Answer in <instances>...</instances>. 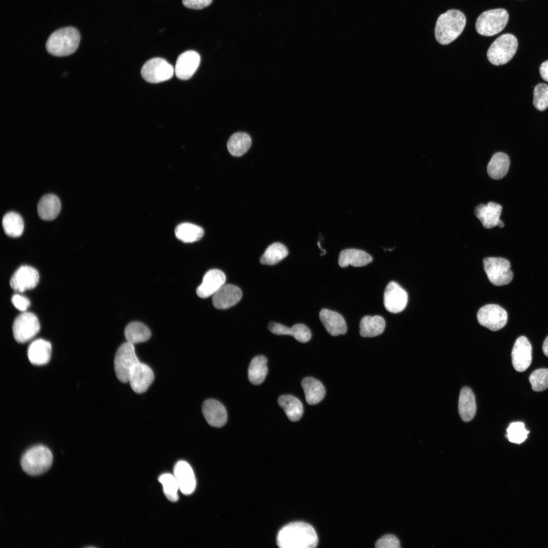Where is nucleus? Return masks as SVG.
<instances>
[{"label": "nucleus", "instance_id": "obj_1", "mask_svg": "<svg viewBox=\"0 0 548 548\" xmlns=\"http://www.w3.org/2000/svg\"><path fill=\"white\" fill-rule=\"evenodd\" d=\"M277 542L282 548H314L318 545V538L310 524L298 521L283 527L278 534Z\"/></svg>", "mask_w": 548, "mask_h": 548}, {"label": "nucleus", "instance_id": "obj_2", "mask_svg": "<svg viewBox=\"0 0 548 548\" xmlns=\"http://www.w3.org/2000/svg\"><path fill=\"white\" fill-rule=\"evenodd\" d=\"M466 17L460 11L449 10L438 18L435 27V37L441 45H448L456 40L463 31Z\"/></svg>", "mask_w": 548, "mask_h": 548}, {"label": "nucleus", "instance_id": "obj_3", "mask_svg": "<svg viewBox=\"0 0 548 548\" xmlns=\"http://www.w3.org/2000/svg\"><path fill=\"white\" fill-rule=\"evenodd\" d=\"M80 41L78 30L73 27L59 28L49 37L46 48L49 53L56 56H65L73 53Z\"/></svg>", "mask_w": 548, "mask_h": 548}, {"label": "nucleus", "instance_id": "obj_4", "mask_svg": "<svg viewBox=\"0 0 548 548\" xmlns=\"http://www.w3.org/2000/svg\"><path fill=\"white\" fill-rule=\"evenodd\" d=\"M53 456L47 447L39 444L27 450L21 457L20 463L23 471L31 475L46 472L51 466Z\"/></svg>", "mask_w": 548, "mask_h": 548}, {"label": "nucleus", "instance_id": "obj_5", "mask_svg": "<svg viewBox=\"0 0 548 548\" xmlns=\"http://www.w3.org/2000/svg\"><path fill=\"white\" fill-rule=\"evenodd\" d=\"M518 42L511 33H504L498 37L491 45L487 53L489 61L495 65H503L513 57Z\"/></svg>", "mask_w": 548, "mask_h": 548}, {"label": "nucleus", "instance_id": "obj_6", "mask_svg": "<svg viewBox=\"0 0 548 548\" xmlns=\"http://www.w3.org/2000/svg\"><path fill=\"white\" fill-rule=\"evenodd\" d=\"M508 18V13L504 9L498 8L485 11L476 19V31L484 36H494L505 28Z\"/></svg>", "mask_w": 548, "mask_h": 548}, {"label": "nucleus", "instance_id": "obj_7", "mask_svg": "<svg viewBox=\"0 0 548 548\" xmlns=\"http://www.w3.org/2000/svg\"><path fill=\"white\" fill-rule=\"evenodd\" d=\"M483 265L489 280L494 285H505L512 280L513 273L508 260L501 257H486Z\"/></svg>", "mask_w": 548, "mask_h": 548}, {"label": "nucleus", "instance_id": "obj_8", "mask_svg": "<svg viewBox=\"0 0 548 548\" xmlns=\"http://www.w3.org/2000/svg\"><path fill=\"white\" fill-rule=\"evenodd\" d=\"M139 362L133 344L127 341L121 345L114 359V368L117 379L122 383L128 382L131 370Z\"/></svg>", "mask_w": 548, "mask_h": 548}, {"label": "nucleus", "instance_id": "obj_9", "mask_svg": "<svg viewBox=\"0 0 548 548\" xmlns=\"http://www.w3.org/2000/svg\"><path fill=\"white\" fill-rule=\"evenodd\" d=\"M40 330L39 320L36 315L31 312H23L16 318L13 324L14 337L19 343L30 340Z\"/></svg>", "mask_w": 548, "mask_h": 548}, {"label": "nucleus", "instance_id": "obj_10", "mask_svg": "<svg viewBox=\"0 0 548 548\" xmlns=\"http://www.w3.org/2000/svg\"><path fill=\"white\" fill-rule=\"evenodd\" d=\"M175 69L166 60L161 58H154L147 61L141 69V75L146 81L157 83L170 79Z\"/></svg>", "mask_w": 548, "mask_h": 548}, {"label": "nucleus", "instance_id": "obj_11", "mask_svg": "<svg viewBox=\"0 0 548 548\" xmlns=\"http://www.w3.org/2000/svg\"><path fill=\"white\" fill-rule=\"evenodd\" d=\"M478 323L489 329L496 331L502 328L507 321L506 311L499 305L488 304L481 307L477 313Z\"/></svg>", "mask_w": 548, "mask_h": 548}, {"label": "nucleus", "instance_id": "obj_12", "mask_svg": "<svg viewBox=\"0 0 548 548\" xmlns=\"http://www.w3.org/2000/svg\"><path fill=\"white\" fill-rule=\"evenodd\" d=\"M39 281V275L36 269L28 265H22L12 276L10 285L15 292H23L36 287Z\"/></svg>", "mask_w": 548, "mask_h": 548}, {"label": "nucleus", "instance_id": "obj_13", "mask_svg": "<svg viewBox=\"0 0 548 548\" xmlns=\"http://www.w3.org/2000/svg\"><path fill=\"white\" fill-rule=\"evenodd\" d=\"M407 301V292L397 283L391 281L387 285L384 294V304L388 311L401 312L405 308Z\"/></svg>", "mask_w": 548, "mask_h": 548}, {"label": "nucleus", "instance_id": "obj_14", "mask_svg": "<svg viewBox=\"0 0 548 548\" xmlns=\"http://www.w3.org/2000/svg\"><path fill=\"white\" fill-rule=\"evenodd\" d=\"M512 363L515 370L523 372L530 365L532 361V346L524 336L516 340L511 352Z\"/></svg>", "mask_w": 548, "mask_h": 548}, {"label": "nucleus", "instance_id": "obj_15", "mask_svg": "<svg viewBox=\"0 0 548 548\" xmlns=\"http://www.w3.org/2000/svg\"><path fill=\"white\" fill-rule=\"evenodd\" d=\"M200 62V55L196 51L189 50L183 52L176 61L175 73L177 77L183 80L190 79L197 70Z\"/></svg>", "mask_w": 548, "mask_h": 548}, {"label": "nucleus", "instance_id": "obj_16", "mask_svg": "<svg viewBox=\"0 0 548 548\" xmlns=\"http://www.w3.org/2000/svg\"><path fill=\"white\" fill-rule=\"evenodd\" d=\"M154 378L152 369L148 365L140 362L131 370L128 382L134 392L142 393L148 389Z\"/></svg>", "mask_w": 548, "mask_h": 548}, {"label": "nucleus", "instance_id": "obj_17", "mask_svg": "<svg viewBox=\"0 0 548 548\" xmlns=\"http://www.w3.org/2000/svg\"><path fill=\"white\" fill-rule=\"evenodd\" d=\"M501 212V206L493 202H489L487 204H480L474 210L475 216L482 222L483 226L487 229L496 226L502 228L504 226L503 222L500 220Z\"/></svg>", "mask_w": 548, "mask_h": 548}, {"label": "nucleus", "instance_id": "obj_18", "mask_svg": "<svg viewBox=\"0 0 548 548\" xmlns=\"http://www.w3.org/2000/svg\"><path fill=\"white\" fill-rule=\"evenodd\" d=\"M242 297L241 289L234 285L224 284L213 295V304L218 309H227L237 303Z\"/></svg>", "mask_w": 548, "mask_h": 548}, {"label": "nucleus", "instance_id": "obj_19", "mask_svg": "<svg viewBox=\"0 0 548 548\" xmlns=\"http://www.w3.org/2000/svg\"><path fill=\"white\" fill-rule=\"evenodd\" d=\"M226 282L224 273L218 269L208 271L204 275L200 285L196 289L198 297L206 298L213 295Z\"/></svg>", "mask_w": 548, "mask_h": 548}, {"label": "nucleus", "instance_id": "obj_20", "mask_svg": "<svg viewBox=\"0 0 548 548\" xmlns=\"http://www.w3.org/2000/svg\"><path fill=\"white\" fill-rule=\"evenodd\" d=\"M174 475L178 483L180 491L184 495L191 494L196 485L195 476L191 466L187 462L180 460L175 465Z\"/></svg>", "mask_w": 548, "mask_h": 548}, {"label": "nucleus", "instance_id": "obj_21", "mask_svg": "<svg viewBox=\"0 0 548 548\" xmlns=\"http://www.w3.org/2000/svg\"><path fill=\"white\" fill-rule=\"evenodd\" d=\"M202 412L207 423L214 427L224 426L227 420L225 407L219 401L210 399L203 402Z\"/></svg>", "mask_w": 548, "mask_h": 548}, {"label": "nucleus", "instance_id": "obj_22", "mask_svg": "<svg viewBox=\"0 0 548 548\" xmlns=\"http://www.w3.org/2000/svg\"><path fill=\"white\" fill-rule=\"evenodd\" d=\"M319 318L326 330L330 335L337 336L347 332L346 321L339 313L323 309L320 312Z\"/></svg>", "mask_w": 548, "mask_h": 548}, {"label": "nucleus", "instance_id": "obj_23", "mask_svg": "<svg viewBox=\"0 0 548 548\" xmlns=\"http://www.w3.org/2000/svg\"><path fill=\"white\" fill-rule=\"evenodd\" d=\"M52 347L50 342L39 338L32 341L27 350V356L30 363L35 365L47 364L50 360Z\"/></svg>", "mask_w": 548, "mask_h": 548}, {"label": "nucleus", "instance_id": "obj_24", "mask_svg": "<svg viewBox=\"0 0 548 548\" xmlns=\"http://www.w3.org/2000/svg\"><path fill=\"white\" fill-rule=\"evenodd\" d=\"M372 260V257L363 250L346 249L340 252L338 262L341 267H346L349 265L360 267L368 264Z\"/></svg>", "mask_w": 548, "mask_h": 548}, {"label": "nucleus", "instance_id": "obj_25", "mask_svg": "<svg viewBox=\"0 0 548 548\" xmlns=\"http://www.w3.org/2000/svg\"><path fill=\"white\" fill-rule=\"evenodd\" d=\"M60 209L59 199L53 194L44 195L39 201L37 206L39 216L44 220H51L56 218Z\"/></svg>", "mask_w": 548, "mask_h": 548}, {"label": "nucleus", "instance_id": "obj_26", "mask_svg": "<svg viewBox=\"0 0 548 548\" xmlns=\"http://www.w3.org/2000/svg\"><path fill=\"white\" fill-rule=\"evenodd\" d=\"M476 409L473 392L468 387L463 388L460 393L458 402V411L461 419L464 422L470 421L475 416Z\"/></svg>", "mask_w": 548, "mask_h": 548}, {"label": "nucleus", "instance_id": "obj_27", "mask_svg": "<svg viewBox=\"0 0 548 548\" xmlns=\"http://www.w3.org/2000/svg\"><path fill=\"white\" fill-rule=\"evenodd\" d=\"M305 400L310 405L320 402L325 395V390L323 384L318 380L312 377H306L301 382Z\"/></svg>", "mask_w": 548, "mask_h": 548}, {"label": "nucleus", "instance_id": "obj_28", "mask_svg": "<svg viewBox=\"0 0 548 548\" xmlns=\"http://www.w3.org/2000/svg\"><path fill=\"white\" fill-rule=\"evenodd\" d=\"M510 165L508 156L503 152L493 155L487 165V172L493 179L503 178L507 173Z\"/></svg>", "mask_w": 548, "mask_h": 548}, {"label": "nucleus", "instance_id": "obj_29", "mask_svg": "<svg viewBox=\"0 0 548 548\" xmlns=\"http://www.w3.org/2000/svg\"><path fill=\"white\" fill-rule=\"evenodd\" d=\"M385 321L380 316H366L360 323V334L362 337H374L382 333L385 328Z\"/></svg>", "mask_w": 548, "mask_h": 548}, {"label": "nucleus", "instance_id": "obj_30", "mask_svg": "<svg viewBox=\"0 0 548 548\" xmlns=\"http://www.w3.org/2000/svg\"><path fill=\"white\" fill-rule=\"evenodd\" d=\"M278 403L290 421L295 422L301 419L303 407L297 398L291 395H283L279 398Z\"/></svg>", "mask_w": 548, "mask_h": 548}, {"label": "nucleus", "instance_id": "obj_31", "mask_svg": "<svg viewBox=\"0 0 548 548\" xmlns=\"http://www.w3.org/2000/svg\"><path fill=\"white\" fill-rule=\"evenodd\" d=\"M267 362L266 358L262 355L256 356L252 360L248 371L251 383L258 385L264 382L268 372Z\"/></svg>", "mask_w": 548, "mask_h": 548}, {"label": "nucleus", "instance_id": "obj_32", "mask_svg": "<svg viewBox=\"0 0 548 548\" xmlns=\"http://www.w3.org/2000/svg\"><path fill=\"white\" fill-rule=\"evenodd\" d=\"M175 232L178 239L186 243L199 241L204 234L203 229L201 227L190 223H183L178 225Z\"/></svg>", "mask_w": 548, "mask_h": 548}, {"label": "nucleus", "instance_id": "obj_33", "mask_svg": "<svg viewBox=\"0 0 548 548\" xmlns=\"http://www.w3.org/2000/svg\"><path fill=\"white\" fill-rule=\"evenodd\" d=\"M149 328L142 323L133 322L127 325L124 335L127 342L132 344L147 341L151 336Z\"/></svg>", "mask_w": 548, "mask_h": 548}, {"label": "nucleus", "instance_id": "obj_34", "mask_svg": "<svg viewBox=\"0 0 548 548\" xmlns=\"http://www.w3.org/2000/svg\"><path fill=\"white\" fill-rule=\"evenodd\" d=\"M250 135L245 132L234 133L229 138L227 144L229 152L234 156H241L246 153L251 147Z\"/></svg>", "mask_w": 548, "mask_h": 548}, {"label": "nucleus", "instance_id": "obj_35", "mask_svg": "<svg viewBox=\"0 0 548 548\" xmlns=\"http://www.w3.org/2000/svg\"><path fill=\"white\" fill-rule=\"evenodd\" d=\"M2 225L5 233L9 236H20L24 230V222L21 216L17 213L10 212L3 218Z\"/></svg>", "mask_w": 548, "mask_h": 548}, {"label": "nucleus", "instance_id": "obj_36", "mask_svg": "<svg viewBox=\"0 0 548 548\" xmlns=\"http://www.w3.org/2000/svg\"><path fill=\"white\" fill-rule=\"evenodd\" d=\"M288 254L287 248L282 244L275 243L268 246L260 259L262 264L272 265L277 264Z\"/></svg>", "mask_w": 548, "mask_h": 548}, {"label": "nucleus", "instance_id": "obj_37", "mask_svg": "<svg viewBox=\"0 0 548 548\" xmlns=\"http://www.w3.org/2000/svg\"><path fill=\"white\" fill-rule=\"evenodd\" d=\"M158 480L163 486V492L168 500L176 502L178 500V491L179 486L174 474L164 473L161 475Z\"/></svg>", "mask_w": 548, "mask_h": 548}, {"label": "nucleus", "instance_id": "obj_38", "mask_svg": "<svg viewBox=\"0 0 548 548\" xmlns=\"http://www.w3.org/2000/svg\"><path fill=\"white\" fill-rule=\"evenodd\" d=\"M506 437L511 442L520 444L527 438L529 431L525 427L523 422H516L511 423L506 430Z\"/></svg>", "mask_w": 548, "mask_h": 548}, {"label": "nucleus", "instance_id": "obj_39", "mask_svg": "<svg viewBox=\"0 0 548 548\" xmlns=\"http://www.w3.org/2000/svg\"><path fill=\"white\" fill-rule=\"evenodd\" d=\"M533 104L539 111H543L548 107V85L539 83L533 91Z\"/></svg>", "mask_w": 548, "mask_h": 548}, {"label": "nucleus", "instance_id": "obj_40", "mask_svg": "<svg viewBox=\"0 0 548 548\" xmlns=\"http://www.w3.org/2000/svg\"><path fill=\"white\" fill-rule=\"evenodd\" d=\"M529 381L534 391L539 392L545 390L548 388V369L535 370L530 375Z\"/></svg>", "mask_w": 548, "mask_h": 548}, {"label": "nucleus", "instance_id": "obj_41", "mask_svg": "<svg viewBox=\"0 0 548 548\" xmlns=\"http://www.w3.org/2000/svg\"><path fill=\"white\" fill-rule=\"evenodd\" d=\"M290 335L293 336L297 341L306 342L309 341L312 334L309 328L304 324H297L291 327Z\"/></svg>", "mask_w": 548, "mask_h": 548}, {"label": "nucleus", "instance_id": "obj_42", "mask_svg": "<svg viewBox=\"0 0 548 548\" xmlns=\"http://www.w3.org/2000/svg\"><path fill=\"white\" fill-rule=\"evenodd\" d=\"M375 546L377 548H399L400 543L395 535L386 534L376 541Z\"/></svg>", "mask_w": 548, "mask_h": 548}, {"label": "nucleus", "instance_id": "obj_43", "mask_svg": "<svg viewBox=\"0 0 548 548\" xmlns=\"http://www.w3.org/2000/svg\"><path fill=\"white\" fill-rule=\"evenodd\" d=\"M11 301L16 309L22 312H25L30 304V301L27 297L19 294L13 295Z\"/></svg>", "mask_w": 548, "mask_h": 548}, {"label": "nucleus", "instance_id": "obj_44", "mask_svg": "<svg viewBox=\"0 0 548 548\" xmlns=\"http://www.w3.org/2000/svg\"><path fill=\"white\" fill-rule=\"evenodd\" d=\"M213 0H182L183 5L190 9L200 10L211 4Z\"/></svg>", "mask_w": 548, "mask_h": 548}, {"label": "nucleus", "instance_id": "obj_45", "mask_svg": "<svg viewBox=\"0 0 548 548\" xmlns=\"http://www.w3.org/2000/svg\"><path fill=\"white\" fill-rule=\"evenodd\" d=\"M539 72L541 78L548 82V60L541 63L539 67Z\"/></svg>", "mask_w": 548, "mask_h": 548}, {"label": "nucleus", "instance_id": "obj_46", "mask_svg": "<svg viewBox=\"0 0 548 548\" xmlns=\"http://www.w3.org/2000/svg\"><path fill=\"white\" fill-rule=\"evenodd\" d=\"M542 350L545 355L548 357V336L546 337L543 342Z\"/></svg>", "mask_w": 548, "mask_h": 548}]
</instances>
